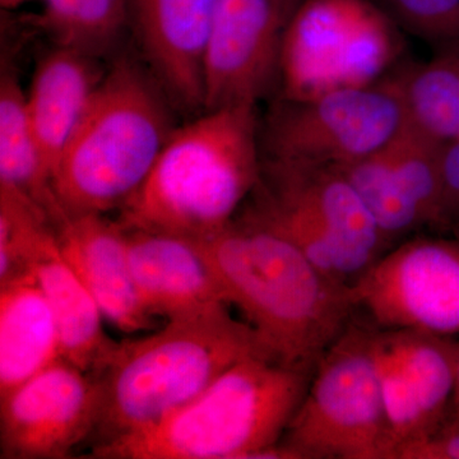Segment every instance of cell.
<instances>
[{"mask_svg": "<svg viewBox=\"0 0 459 459\" xmlns=\"http://www.w3.org/2000/svg\"><path fill=\"white\" fill-rule=\"evenodd\" d=\"M195 243L226 304L243 314L271 360L313 371L356 314L351 287L329 279L289 238L247 211Z\"/></svg>", "mask_w": 459, "mask_h": 459, "instance_id": "6da1fadb", "label": "cell"}, {"mask_svg": "<svg viewBox=\"0 0 459 459\" xmlns=\"http://www.w3.org/2000/svg\"><path fill=\"white\" fill-rule=\"evenodd\" d=\"M255 107L204 111L175 128L117 222L195 240L225 229L261 180Z\"/></svg>", "mask_w": 459, "mask_h": 459, "instance_id": "7a4b0ae2", "label": "cell"}, {"mask_svg": "<svg viewBox=\"0 0 459 459\" xmlns=\"http://www.w3.org/2000/svg\"><path fill=\"white\" fill-rule=\"evenodd\" d=\"M255 353L264 355L255 332L230 314L228 304L169 319L147 336L117 342L93 376L100 388L95 446L152 427Z\"/></svg>", "mask_w": 459, "mask_h": 459, "instance_id": "3957f363", "label": "cell"}, {"mask_svg": "<svg viewBox=\"0 0 459 459\" xmlns=\"http://www.w3.org/2000/svg\"><path fill=\"white\" fill-rule=\"evenodd\" d=\"M312 374L261 353L247 356L161 421L93 446L91 457L272 458Z\"/></svg>", "mask_w": 459, "mask_h": 459, "instance_id": "277c9868", "label": "cell"}, {"mask_svg": "<svg viewBox=\"0 0 459 459\" xmlns=\"http://www.w3.org/2000/svg\"><path fill=\"white\" fill-rule=\"evenodd\" d=\"M171 104L148 68L123 57L108 69L54 168L65 219L107 214L133 197L174 132Z\"/></svg>", "mask_w": 459, "mask_h": 459, "instance_id": "5b68a950", "label": "cell"}, {"mask_svg": "<svg viewBox=\"0 0 459 459\" xmlns=\"http://www.w3.org/2000/svg\"><path fill=\"white\" fill-rule=\"evenodd\" d=\"M252 195L247 212L341 285H355L392 247L337 166L267 159Z\"/></svg>", "mask_w": 459, "mask_h": 459, "instance_id": "8992f818", "label": "cell"}, {"mask_svg": "<svg viewBox=\"0 0 459 459\" xmlns=\"http://www.w3.org/2000/svg\"><path fill=\"white\" fill-rule=\"evenodd\" d=\"M374 336L352 319L316 362L281 440L296 459H394Z\"/></svg>", "mask_w": 459, "mask_h": 459, "instance_id": "52a82bcc", "label": "cell"}, {"mask_svg": "<svg viewBox=\"0 0 459 459\" xmlns=\"http://www.w3.org/2000/svg\"><path fill=\"white\" fill-rule=\"evenodd\" d=\"M401 53L397 23L376 0H301L281 41V99L373 86Z\"/></svg>", "mask_w": 459, "mask_h": 459, "instance_id": "ba28073f", "label": "cell"}, {"mask_svg": "<svg viewBox=\"0 0 459 459\" xmlns=\"http://www.w3.org/2000/svg\"><path fill=\"white\" fill-rule=\"evenodd\" d=\"M406 124L394 77L313 99H281L263 135L268 160L341 166L377 152Z\"/></svg>", "mask_w": 459, "mask_h": 459, "instance_id": "9c48e42d", "label": "cell"}, {"mask_svg": "<svg viewBox=\"0 0 459 459\" xmlns=\"http://www.w3.org/2000/svg\"><path fill=\"white\" fill-rule=\"evenodd\" d=\"M351 291L374 327L459 337V234L404 238Z\"/></svg>", "mask_w": 459, "mask_h": 459, "instance_id": "30bf717a", "label": "cell"}, {"mask_svg": "<svg viewBox=\"0 0 459 459\" xmlns=\"http://www.w3.org/2000/svg\"><path fill=\"white\" fill-rule=\"evenodd\" d=\"M374 351L394 459H398L402 451L428 439L448 418L458 340L376 327Z\"/></svg>", "mask_w": 459, "mask_h": 459, "instance_id": "8fae6325", "label": "cell"}, {"mask_svg": "<svg viewBox=\"0 0 459 459\" xmlns=\"http://www.w3.org/2000/svg\"><path fill=\"white\" fill-rule=\"evenodd\" d=\"M98 380L60 359L0 395V457L68 458L95 433Z\"/></svg>", "mask_w": 459, "mask_h": 459, "instance_id": "7c38bea8", "label": "cell"}, {"mask_svg": "<svg viewBox=\"0 0 459 459\" xmlns=\"http://www.w3.org/2000/svg\"><path fill=\"white\" fill-rule=\"evenodd\" d=\"M443 143L409 123L377 152L337 166L394 247L420 230H439Z\"/></svg>", "mask_w": 459, "mask_h": 459, "instance_id": "4fadbf2b", "label": "cell"}, {"mask_svg": "<svg viewBox=\"0 0 459 459\" xmlns=\"http://www.w3.org/2000/svg\"><path fill=\"white\" fill-rule=\"evenodd\" d=\"M287 20L274 0H219L204 56V111L256 105L279 78Z\"/></svg>", "mask_w": 459, "mask_h": 459, "instance_id": "5bb4252c", "label": "cell"}, {"mask_svg": "<svg viewBox=\"0 0 459 459\" xmlns=\"http://www.w3.org/2000/svg\"><path fill=\"white\" fill-rule=\"evenodd\" d=\"M219 0H126L128 27L172 105L204 113V56Z\"/></svg>", "mask_w": 459, "mask_h": 459, "instance_id": "9a60e30c", "label": "cell"}, {"mask_svg": "<svg viewBox=\"0 0 459 459\" xmlns=\"http://www.w3.org/2000/svg\"><path fill=\"white\" fill-rule=\"evenodd\" d=\"M60 252L95 299L105 320L124 333L151 331L155 316L142 301L126 230L105 214L65 217L56 226Z\"/></svg>", "mask_w": 459, "mask_h": 459, "instance_id": "2e32d148", "label": "cell"}, {"mask_svg": "<svg viewBox=\"0 0 459 459\" xmlns=\"http://www.w3.org/2000/svg\"><path fill=\"white\" fill-rule=\"evenodd\" d=\"M129 259L142 301L153 316L179 318L226 304L195 238L126 230Z\"/></svg>", "mask_w": 459, "mask_h": 459, "instance_id": "e0dca14e", "label": "cell"}, {"mask_svg": "<svg viewBox=\"0 0 459 459\" xmlns=\"http://www.w3.org/2000/svg\"><path fill=\"white\" fill-rule=\"evenodd\" d=\"M105 74L96 57L60 47L36 65L26 108L51 174Z\"/></svg>", "mask_w": 459, "mask_h": 459, "instance_id": "ac0fdd59", "label": "cell"}, {"mask_svg": "<svg viewBox=\"0 0 459 459\" xmlns=\"http://www.w3.org/2000/svg\"><path fill=\"white\" fill-rule=\"evenodd\" d=\"M30 271L56 316L62 358L96 376L110 360L117 342L108 336L101 309L60 252L56 231L38 247Z\"/></svg>", "mask_w": 459, "mask_h": 459, "instance_id": "d6986e66", "label": "cell"}, {"mask_svg": "<svg viewBox=\"0 0 459 459\" xmlns=\"http://www.w3.org/2000/svg\"><path fill=\"white\" fill-rule=\"evenodd\" d=\"M62 358L59 331L31 271L0 285V395Z\"/></svg>", "mask_w": 459, "mask_h": 459, "instance_id": "ffe728a7", "label": "cell"}, {"mask_svg": "<svg viewBox=\"0 0 459 459\" xmlns=\"http://www.w3.org/2000/svg\"><path fill=\"white\" fill-rule=\"evenodd\" d=\"M26 90L16 75L5 72L0 81V186L17 190L49 214L54 225L65 216L53 189V174L26 108Z\"/></svg>", "mask_w": 459, "mask_h": 459, "instance_id": "44dd1931", "label": "cell"}, {"mask_svg": "<svg viewBox=\"0 0 459 459\" xmlns=\"http://www.w3.org/2000/svg\"><path fill=\"white\" fill-rule=\"evenodd\" d=\"M407 123L446 143L459 135V48L395 75Z\"/></svg>", "mask_w": 459, "mask_h": 459, "instance_id": "7402d4cb", "label": "cell"}, {"mask_svg": "<svg viewBox=\"0 0 459 459\" xmlns=\"http://www.w3.org/2000/svg\"><path fill=\"white\" fill-rule=\"evenodd\" d=\"M39 26L56 47L107 56L128 29L126 0H40Z\"/></svg>", "mask_w": 459, "mask_h": 459, "instance_id": "603a6c76", "label": "cell"}, {"mask_svg": "<svg viewBox=\"0 0 459 459\" xmlns=\"http://www.w3.org/2000/svg\"><path fill=\"white\" fill-rule=\"evenodd\" d=\"M56 231L44 208L17 190L0 186V285L30 272L36 250Z\"/></svg>", "mask_w": 459, "mask_h": 459, "instance_id": "cb8c5ba5", "label": "cell"}, {"mask_svg": "<svg viewBox=\"0 0 459 459\" xmlns=\"http://www.w3.org/2000/svg\"><path fill=\"white\" fill-rule=\"evenodd\" d=\"M406 31L440 51L459 48V0H377Z\"/></svg>", "mask_w": 459, "mask_h": 459, "instance_id": "d4e9b609", "label": "cell"}, {"mask_svg": "<svg viewBox=\"0 0 459 459\" xmlns=\"http://www.w3.org/2000/svg\"><path fill=\"white\" fill-rule=\"evenodd\" d=\"M440 171L442 210L439 230L459 234V135L443 144Z\"/></svg>", "mask_w": 459, "mask_h": 459, "instance_id": "484cf974", "label": "cell"}, {"mask_svg": "<svg viewBox=\"0 0 459 459\" xmlns=\"http://www.w3.org/2000/svg\"><path fill=\"white\" fill-rule=\"evenodd\" d=\"M398 459H459V418L448 415L428 439L401 452Z\"/></svg>", "mask_w": 459, "mask_h": 459, "instance_id": "4316f807", "label": "cell"}, {"mask_svg": "<svg viewBox=\"0 0 459 459\" xmlns=\"http://www.w3.org/2000/svg\"><path fill=\"white\" fill-rule=\"evenodd\" d=\"M449 415L458 416V418H459V340H458L457 362H455V394H453L451 412H449Z\"/></svg>", "mask_w": 459, "mask_h": 459, "instance_id": "83f0119b", "label": "cell"}, {"mask_svg": "<svg viewBox=\"0 0 459 459\" xmlns=\"http://www.w3.org/2000/svg\"><path fill=\"white\" fill-rule=\"evenodd\" d=\"M274 2L277 3V5H279L281 11H282V13L285 14L286 20H289L292 12H294L296 7L300 4L301 0H274Z\"/></svg>", "mask_w": 459, "mask_h": 459, "instance_id": "f1b7e54d", "label": "cell"}, {"mask_svg": "<svg viewBox=\"0 0 459 459\" xmlns=\"http://www.w3.org/2000/svg\"><path fill=\"white\" fill-rule=\"evenodd\" d=\"M30 2H35V0H0V4L3 8L12 9L21 7V5ZM38 2H40V0H38Z\"/></svg>", "mask_w": 459, "mask_h": 459, "instance_id": "f546056e", "label": "cell"}]
</instances>
